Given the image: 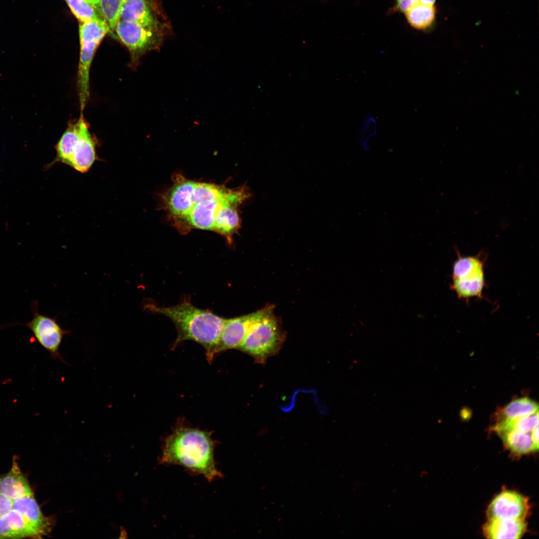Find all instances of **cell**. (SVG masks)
I'll list each match as a JSON object with an SVG mask.
<instances>
[{
	"instance_id": "52a82bcc",
	"label": "cell",
	"mask_w": 539,
	"mask_h": 539,
	"mask_svg": "<svg viewBox=\"0 0 539 539\" xmlns=\"http://www.w3.org/2000/svg\"><path fill=\"white\" fill-rule=\"evenodd\" d=\"M484 285L483 260L479 256L459 257L453 266L451 285L458 296L481 297Z\"/></svg>"
},
{
	"instance_id": "3957f363",
	"label": "cell",
	"mask_w": 539,
	"mask_h": 539,
	"mask_svg": "<svg viewBox=\"0 0 539 539\" xmlns=\"http://www.w3.org/2000/svg\"><path fill=\"white\" fill-rule=\"evenodd\" d=\"M145 307L152 312L167 317L173 322L178 333L175 346L183 341H194L204 347L208 360L212 361L216 354L226 318L211 311L196 307L188 298L172 306L149 303Z\"/></svg>"
},
{
	"instance_id": "6da1fadb",
	"label": "cell",
	"mask_w": 539,
	"mask_h": 539,
	"mask_svg": "<svg viewBox=\"0 0 539 539\" xmlns=\"http://www.w3.org/2000/svg\"><path fill=\"white\" fill-rule=\"evenodd\" d=\"M172 185L161 195V208L172 226L181 234L193 229L216 233L232 207L239 206L251 195L246 185L231 189L193 181L177 173Z\"/></svg>"
},
{
	"instance_id": "30bf717a",
	"label": "cell",
	"mask_w": 539,
	"mask_h": 539,
	"mask_svg": "<svg viewBox=\"0 0 539 539\" xmlns=\"http://www.w3.org/2000/svg\"><path fill=\"white\" fill-rule=\"evenodd\" d=\"M262 311V308L247 314L226 318L216 353L230 349H239Z\"/></svg>"
},
{
	"instance_id": "e0dca14e",
	"label": "cell",
	"mask_w": 539,
	"mask_h": 539,
	"mask_svg": "<svg viewBox=\"0 0 539 539\" xmlns=\"http://www.w3.org/2000/svg\"><path fill=\"white\" fill-rule=\"evenodd\" d=\"M531 433H522L511 430L498 434L512 451L523 454L534 451Z\"/></svg>"
},
{
	"instance_id": "2e32d148",
	"label": "cell",
	"mask_w": 539,
	"mask_h": 539,
	"mask_svg": "<svg viewBox=\"0 0 539 539\" xmlns=\"http://www.w3.org/2000/svg\"><path fill=\"white\" fill-rule=\"evenodd\" d=\"M109 27L101 18L83 22L79 28L80 47L96 50Z\"/></svg>"
},
{
	"instance_id": "5b68a950",
	"label": "cell",
	"mask_w": 539,
	"mask_h": 539,
	"mask_svg": "<svg viewBox=\"0 0 539 539\" xmlns=\"http://www.w3.org/2000/svg\"><path fill=\"white\" fill-rule=\"evenodd\" d=\"M274 307L267 305L250 327L240 350L251 355L257 362L265 363L281 347L285 334Z\"/></svg>"
},
{
	"instance_id": "484cf974",
	"label": "cell",
	"mask_w": 539,
	"mask_h": 539,
	"mask_svg": "<svg viewBox=\"0 0 539 539\" xmlns=\"http://www.w3.org/2000/svg\"><path fill=\"white\" fill-rule=\"evenodd\" d=\"M95 8L98 9L101 12L100 0H84ZM102 13V12H101Z\"/></svg>"
},
{
	"instance_id": "5bb4252c",
	"label": "cell",
	"mask_w": 539,
	"mask_h": 539,
	"mask_svg": "<svg viewBox=\"0 0 539 539\" xmlns=\"http://www.w3.org/2000/svg\"><path fill=\"white\" fill-rule=\"evenodd\" d=\"M526 530L522 519H489L483 527L484 534L489 539H519Z\"/></svg>"
},
{
	"instance_id": "8992f818",
	"label": "cell",
	"mask_w": 539,
	"mask_h": 539,
	"mask_svg": "<svg viewBox=\"0 0 539 539\" xmlns=\"http://www.w3.org/2000/svg\"><path fill=\"white\" fill-rule=\"evenodd\" d=\"M116 33L132 55L134 67L145 53L159 49L171 30L143 26L137 23L119 20L115 25Z\"/></svg>"
},
{
	"instance_id": "cb8c5ba5",
	"label": "cell",
	"mask_w": 539,
	"mask_h": 539,
	"mask_svg": "<svg viewBox=\"0 0 539 539\" xmlns=\"http://www.w3.org/2000/svg\"><path fill=\"white\" fill-rule=\"evenodd\" d=\"M419 3V0H397V7L400 11L406 12Z\"/></svg>"
},
{
	"instance_id": "44dd1931",
	"label": "cell",
	"mask_w": 539,
	"mask_h": 539,
	"mask_svg": "<svg viewBox=\"0 0 539 539\" xmlns=\"http://www.w3.org/2000/svg\"><path fill=\"white\" fill-rule=\"evenodd\" d=\"M72 12L83 22L101 18L95 8L84 0H66Z\"/></svg>"
},
{
	"instance_id": "ac0fdd59",
	"label": "cell",
	"mask_w": 539,
	"mask_h": 539,
	"mask_svg": "<svg viewBox=\"0 0 539 539\" xmlns=\"http://www.w3.org/2000/svg\"><path fill=\"white\" fill-rule=\"evenodd\" d=\"M539 412L538 404L534 401L527 398L515 399L502 411L505 420H515L533 415Z\"/></svg>"
},
{
	"instance_id": "4316f807",
	"label": "cell",
	"mask_w": 539,
	"mask_h": 539,
	"mask_svg": "<svg viewBox=\"0 0 539 539\" xmlns=\"http://www.w3.org/2000/svg\"><path fill=\"white\" fill-rule=\"evenodd\" d=\"M419 3L427 5H433L436 0H419Z\"/></svg>"
},
{
	"instance_id": "83f0119b",
	"label": "cell",
	"mask_w": 539,
	"mask_h": 539,
	"mask_svg": "<svg viewBox=\"0 0 539 539\" xmlns=\"http://www.w3.org/2000/svg\"><path fill=\"white\" fill-rule=\"evenodd\" d=\"M123 0V1H124L125 0Z\"/></svg>"
},
{
	"instance_id": "603a6c76",
	"label": "cell",
	"mask_w": 539,
	"mask_h": 539,
	"mask_svg": "<svg viewBox=\"0 0 539 539\" xmlns=\"http://www.w3.org/2000/svg\"><path fill=\"white\" fill-rule=\"evenodd\" d=\"M13 500L0 492V516L12 509Z\"/></svg>"
},
{
	"instance_id": "ffe728a7",
	"label": "cell",
	"mask_w": 539,
	"mask_h": 539,
	"mask_svg": "<svg viewBox=\"0 0 539 539\" xmlns=\"http://www.w3.org/2000/svg\"><path fill=\"white\" fill-rule=\"evenodd\" d=\"M539 425V412L515 420H504L494 427L497 433L515 431L522 433H531Z\"/></svg>"
},
{
	"instance_id": "d6986e66",
	"label": "cell",
	"mask_w": 539,
	"mask_h": 539,
	"mask_svg": "<svg viewBox=\"0 0 539 539\" xmlns=\"http://www.w3.org/2000/svg\"><path fill=\"white\" fill-rule=\"evenodd\" d=\"M407 19L411 25L417 29L429 27L435 17L434 5H427L419 3L405 12Z\"/></svg>"
},
{
	"instance_id": "277c9868",
	"label": "cell",
	"mask_w": 539,
	"mask_h": 539,
	"mask_svg": "<svg viewBox=\"0 0 539 539\" xmlns=\"http://www.w3.org/2000/svg\"><path fill=\"white\" fill-rule=\"evenodd\" d=\"M56 157L47 166L60 162L84 173L97 160L95 143L82 114L74 124L65 131L56 147Z\"/></svg>"
},
{
	"instance_id": "9a60e30c",
	"label": "cell",
	"mask_w": 539,
	"mask_h": 539,
	"mask_svg": "<svg viewBox=\"0 0 539 539\" xmlns=\"http://www.w3.org/2000/svg\"><path fill=\"white\" fill-rule=\"evenodd\" d=\"M29 536L39 537L18 511L12 509L0 516V538L17 539Z\"/></svg>"
},
{
	"instance_id": "d4e9b609",
	"label": "cell",
	"mask_w": 539,
	"mask_h": 539,
	"mask_svg": "<svg viewBox=\"0 0 539 539\" xmlns=\"http://www.w3.org/2000/svg\"><path fill=\"white\" fill-rule=\"evenodd\" d=\"M539 426L537 427L531 433V436L534 445V451L539 448Z\"/></svg>"
},
{
	"instance_id": "ba28073f",
	"label": "cell",
	"mask_w": 539,
	"mask_h": 539,
	"mask_svg": "<svg viewBox=\"0 0 539 539\" xmlns=\"http://www.w3.org/2000/svg\"><path fill=\"white\" fill-rule=\"evenodd\" d=\"M32 311V319L23 325L30 329L38 342L49 352L51 358L66 363L59 349L63 336L70 331L62 328L55 317L51 318L38 313L36 301L33 303Z\"/></svg>"
},
{
	"instance_id": "7a4b0ae2",
	"label": "cell",
	"mask_w": 539,
	"mask_h": 539,
	"mask_svg": "<svg viewBox=\"0 0 539 539\" xmlns=\"http://www.w3.org/2000/svg\"><path fill=\"white\" fill-rule=\"evenodd\" d=\"M214 447L210 433L179 425L165 439L160 463L180 465L212 482L222 476L216 467Z\"/></svg>"
},
{
	"instance_id": "4fadbf2b",
	"label": "cell",
	"mask_w": 539,
	"mask_h": 539,
	"mask_svg": "<svg viewBox=\"0 0 539 539\" xmlns=\"http://www.w3.org/2000/svg\"><path fill=\"white\" fill-rule=\"evenodd\" d=\"M0 492L13 500L33 495L27 480L22 474L15 459L10 470L0 475Z\"/></svg>"
},
{
	"instance_id": "7c38bea8",
	"label": "cell",
	"mask_w": 539,
	"mask_h": 539,
	"mask_svg": "<svg viewBox=\"0 0 539 539\" xmlns=\"http://www.w3.org/2000/svg\"><path fill=\"white\" fill-rule=\"evenodd\" d=\"M12 509L21 514L39 537L46 535L50 531L53 519L46 517L42 514L33 495L13 500Z\"/></svg>"
},
{
	"instance_id": "9c48e42d",
	"label": "cell",
	"mask_w": 539,
	"mask_h": 539,
	"mask_svg": "<svg viewBox=\"0 0 539 539\" xmlns=\"http://www.w3.org/2000/svg\"><path fill=\"white\" fill-rule=\"evenodd\" d=\"M119 20L137 23L143 26L171 30L160 0H125Z\"/></svg>"
},
{
	"instance_id": "7402d4cb",
	"label": "cell",
	"mask_w": 539,
	"mask_h": 539,
	"mask_svg": "<svg viewBox=\"0 0 539 539\" xmlns=\"http://www.w3.org/2000/svg\"><path fill=\"white\" fill-rule=\"evenodd\" d=\"M123 0H100L102 14L108 22L109 28L113 30L119 20Z\"/></svg>"
},
{
	"instance_id": "8fae6325",
	"label": "cell",
	"mask_w": 539,
	"mask_h": 539,
	"mask_svg": "<svg viewBox=\"0 0 539 539\" xmlns=\"http://www.w3.org/2000/svg\"><path fill=\"white\" fill-rule=\"evenodd\" d=\"M529 510L527 499L513 491L501 492L492 501L487 510L489 519H522Z\"/></svg>"
}]
</instances>
